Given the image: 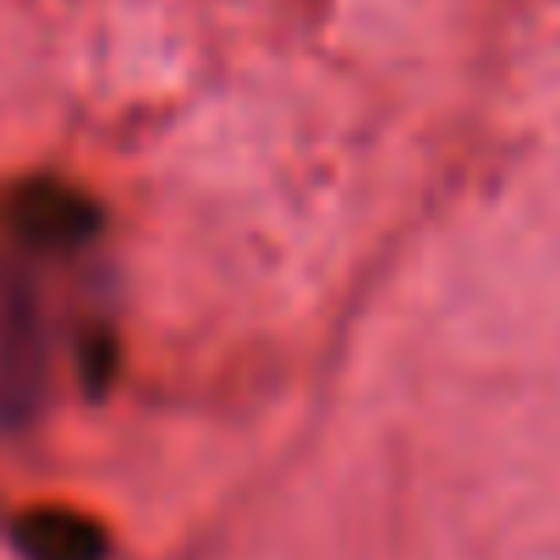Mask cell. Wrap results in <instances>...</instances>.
I'll return each instance as SVG.
<instances>
[{
    "label": "cell",
    "instance_id": "obj_2",
    "mask_svg": "<svg viewBox=\"0 0 560 560\" xmlns=\"http://www.w3.org/2000/svg\"><path fill=\"white\" fill-rule=\"evenodd\" d=\"M23 538L39 560H94V533L72 516H34Z\"/></svg>",
    "mask_w": 560,
    "mask_h": 560
},
{
    "label": "cell",
    "instance_id": "obj_1",
    "mask_svg": "<svg viewBox=\"0 0 560 560\" xmlns=\"http://www.w3.org/2000/svg\"><path fill=\"white\" fill-rule=\"evenodd\" d=\"M50 330L39 314V287L0 275V429H18L45 407Z\"/></svg>",
    "mask_w": 560,
    "mask_h": 560
}]
</instances>
